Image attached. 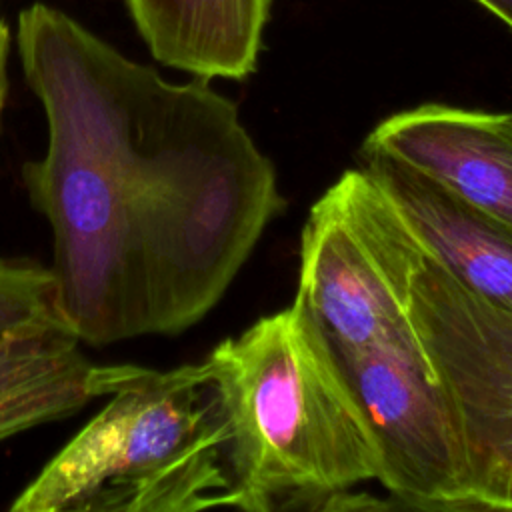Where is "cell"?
<instances>
[{
  "mask_svg": "<svg viewBox=\"0 0 512 512\" xmlns=\"http://www.w3.org/2000/svg\"><path fill=\"white\" fill-rule=\"evenodd\" d=\"M16 40L48 128L22 184L50 228L56 318L90 346L198 324L286 208L236 104L44 2L18 14Z\"/></svg>",
  "mask_w": 512,
  "mask_h": 512,
  "instance_id": "1",
  "label": "cell"
},
{
  "mask_svg": "<svg viewBox=\"0 0 512 512\" xmlns=\"http://www.w3.org/2000/svg\"><path fill=\"white\" fill-rule=\"evenodd\" d=\"M226 420L230 508H326L378 478V456L330 346L298 304L200 360Z\"/></svg>",
  "mask_w": 512,
  "mask_h": 512,
  "instance_id": "2",
  "label": "cell"
},
{
  "mask_svg": "<svg viewBox=\"0 0 512 512\" xmlns=\"http://www.w3.org/2000/svg\"><path fill=\"white\" fill-rule=\"evenodd\" d=\"M90 386L108 402L14 498L12 512L230 508L228 430L202 362L94 364Z\"/></svg>",
  "mask_w": 512,
  "mask_h": 512,
  "instance_id": "3",
  "label": "cell"
},
{
  "mask_svg": "<svg viewBox=\"0 0 512 512\" xmlns=\"http://www.w3.org/2000/svg\"><path fill=\"white\" fill-rule=\"evenodd\" d=\"M328 192L406 302L464 440L474 510H512V310L438 266L362 168Z\"/></svg>",
  "mask_w": 512,
  "mask_h": 512,
  "instance_id": "4",
  "label": "cell"
},
{
  "mask_svg": "<svg viewBox=\"0 0 512 512\" xmlns=\"http://www.w3.org/2000/svg\"><path fill=\"white\" fill-rule=\"evenodd\" d=\"M328 342V340H326ZM330 352L378 456V482L402 506L474 510L464 440L418 340Z\"/></svg>",
  "mask_w": 512,
  "mask_h": 512,
  "instance_id": "5",
  "label": "cell"
},
{
  "mask_svg": "<svg viewBox=\"0 0 512 512\" xmlns=\"http://www.w3.org/2000/svg\"><path fill=\"white\" fill-rule=\"evenodd\" d=\"M294 302L344 352L416 336L406 302L328 190L310 206L300 234Z\"/></svg>",
  "mask_w": 512,
  "mask_h": 512,
  "instance_id": "6",
  "label": "cell"
},
{
  "mask_svg": "<svg viewBox=\"0 0 512 512\" xmlns=\"http://www.w3.org/2000/svg\"><path fill=\"white\" fill-rule=\"evenodd\" d=\"M360 168L438 266L488 302L512 310L510 226L388 152L362 146Z\"/></svg>",
  "mask_w": 512,
  "mask_h": 512,
  "instance_id": "7",
  "label": "cell"
},
{
  "mask_svg": "<svg viewBox=\"0 0 512 512\" xmlns=\"http://www.w3.org/2000/svg\"><path fill=\"white\" fill-rule=\"evenodd\" d=\"M362 146L422 170L512 228V112L422 104L382 120Z\"/></svg>",
  "mask_w": 512,
  "mask_h": 512,
  "instance_id": "8",
  "label": "cell"
},
{
  "mask_svg": "<svg viewBox=\"0 0 512 512\" xmlns=\"http://www.w3.org/2000/svg\"><path fill=\"white\" fill-rule=\"evenodd\" d=\"M150 54L194 78L244 80L258 64L270 0H126Z\"/></svg>",
  "mask_w": 512,
  "mask_h": 512,
  "instance_id": "9",
  "label": "cell"
},
{
  "mask_svg": "<svg viewBox=\"0 0 512 512\" xmlns=\"http://www.w3.org/2000/svg\"><path fill=\"white\" fill-rule=\"evenodd\" d=\"M94 364L58 318L20 326L0 338V444L64 420L94 400Z\"/></svg>",
  "mask_w": 512,
  "mask_h": 512,
  "instance_id": "10",
  "label": "cell"
},
{
  "mask_svg": "<svg viewBox=\"0 0 512 512\" xmlns=\"http://www.w3.org/2000/svg\"><path fill=\"white\" fill-rule=\"evenodd\" d=\"M46 318H56L50 266L28 258L0 256V338Z\"/></svg>",
  "mask_w": 512,
  "mask_h": 512,
  "instance_id": "11",
  "label": "cell"
},
{
  "mask_svg": "<svg viewBox=\"0 0 512 512\" xmlns=\"http://www.w3.org/2000/svg\"><path fill=\"white\" fill-rule=\"evenodd\" d=\"M8 44H10V34L6 28V22L0 18V116H2V108H4V100H6V88H8V80H6V60H8Z\"/></svg>",
  "mask_w": 512,
  "mask_h": 512,
  "instance_id": "12",
  "label": "cell"
},
{
  "mask_svg": "<svg viewBox=\"0 0 512 512\" xmlns=\"http://www.w3.org/2000/svg\"><path fill=\"white\" fill-rule=\"evenodd\" d=\"M494 16H498L506 26L512 28V0H476Z\"/></svg>",
  "mask_w": 512,
  "mask_h": 512,
  "instance_id": "13",
  "label": "cell"
}]
</instances>
